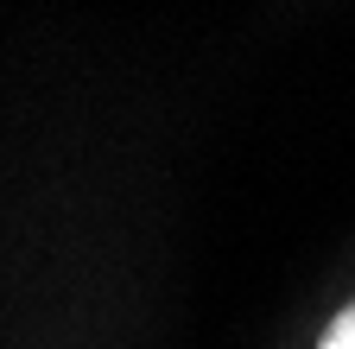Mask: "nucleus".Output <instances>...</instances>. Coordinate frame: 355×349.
Here are the masks:
<instances>
[{"label":"nucleus","mask_w":355,"mask_h":349,"mask_svg":"<svg viewBox=\"0 0 355 349\" xmlns=\"http://www.w3.org/2000/svg\"><path fill=\"white\" fill-rule=\"evenodd\" d=\"M318 349H355V305H349V312L324 330V343H318Z\"/></svg>","instance_id":"f257e3e1"}]
</instances>
